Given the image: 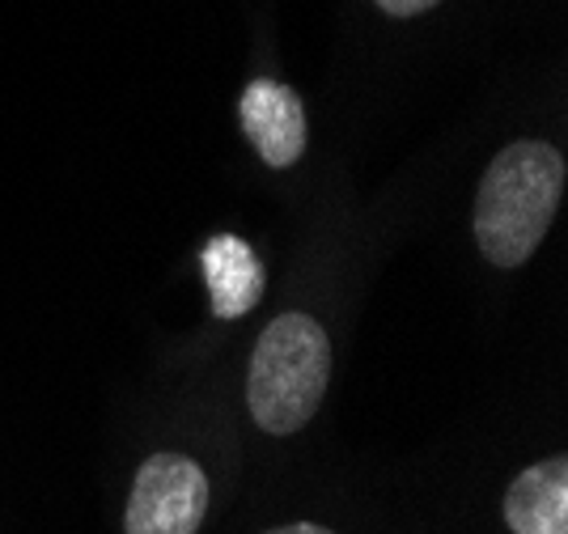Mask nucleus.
<instances>
[{
  "mask_svg": "<svg viewBox=\"0 0 568 534\" xmlns=\"http://www.w3.org/2000/svg\"><path fill=\"white\" fill-rule=\"evenodd\" d=\"M200 268L209 280L216 319H242L260 305L267 276H263V263L251 251V242H242L234 233H216L200 251Z\"/></svg>",
  "mask_w": 568,
  "mask_h": 534,
  "instance_id": "5",
  "label": "nucleus"
},
{
  "mask_svg": "<svg viewBox=\"0 0 568 534\" xmlns=\"http://www.w3.org/2000/svg\"><path fill=\"white\" fill-rule=\"evenodd\" d=\"M237 119L272 170H284L306 153V102L281 81L255 77L237 98Z\"/></svg>",
  "mask_w": 568,
  "mask_h": 534,
  "instance_id": "4",
  "label": "nucleus"
},
{
  "mask_svg": "<svg viewBox=\"0 0 568 534\" xmlns=\"http://www.w3.org/2000/svg\"><path fill=\"white\" fill-rule=\"evenodd\" d=\"M267 534H332V531H323L314 522H293V526H281V531H267Z\"/></svg>",
  "mask_w": 568,
  "mask_h": 534,
  "instance_id": "8",
  "label": "nucleus"
},
{
  "mask_svg": "<svg viewBox=\"0 0 568 534\" xmlns=\"http://www.w3.org/2000/svg\"><path fill=\"white\" fill-rule=\"evenodd\" d=\"M209 513V480L187 454H153L132 480L123 531L128 534H195Z\"/></svg>",
  "mask_w": 568,
  "mask_h": 534,
  "instance_id": "3",
  "label": "nucleus"
},
{
  "mask_svg": "<svg viewBox=\"0 0 568 534\" xmlns=\"http://www.w3.org/2000/svg\"><path fill=\"white\" fill-rule=\"evenodd\" d=\"M565 195V158L547 140L505 144L475 195V242L488 263L518 268L544 242Z\"/></svg>",
  "mask_w": 568,
  "mask_h": 534,
  "instance_id": "1",
  "label": "nucleus"
},
{
  "mask_svg": "<svg viewBox=\"0 0 568 534\" xmlns=\"http://www.w3.org/2000/svg\"><path fill=\"white\" fill-rule=\"evenodd\" d=\"M332 377V344L327 331L310 314H281L267 326L251 356L246 403L263 433L288 437L306 429Z\"/></svg>",
  "mask_w": 568,
  "mask_h": 534,
  "instance_id": "2",
  "label": "nucleus"
},
{
  "mask_svg": "<svg viewBox=\"0 0 568 534\" xmlns=\"http://www.w3.org/2000/svg\"><path fill=\"white\" fill-rule=\"evenodd\" d=\"M382 13H390V18H416V13H425L433 4H442V0H374Z\"/></svg>",
  "mask_w": 568,
  "mask_h": 534,
  "instance_id": "7",
  "label": "nucleus"
},
{
  "mask_svg": "<svg viewBox=\"0 0 568 534\" xmlns=\"http://www.w3.org/2000/svg\"><path fill=\"white\" fill-rule=\"evenodd\" d=\"M505 522L514 534H568V459L526 466L505 492Z\"/></svg>",
  "mask_w": 568,
  "mask_h": 534,
  "instance_id": "6",
  "label": "nucleus"
}]
</instances>
